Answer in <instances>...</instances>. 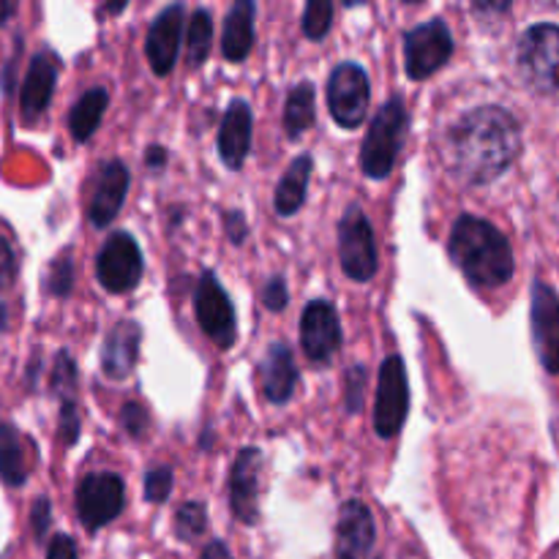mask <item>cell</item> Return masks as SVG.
<instances>
[{
  "label": "cell",
  "mask_w": 559,
  "mask_h": 559,
  "mask_svg": "<svg viewBox=\"0 0 559 559\" xmlns=\"http://www.w3.org/2000/svg\"><path fill=\"white\" fill-rule=\"evenodd\" d=\"M311 126H314V85L298 82L284 104V131L289 140H298Z\"/></svg>",
  "instance_id": "cell-26"
},
{
  "label": "cell",
  "mask_w": 559,
  "mask_h": 559,
  "mask_svg": "<svg viewBox=\"0 0 559 559\" xmlns=\"http://www.w3.org/2000/svg\"><path fill=\"white\" fill-rule=\"evenodd\" d=\"M533 344L549 374H559V295L546 282L533 284Z\"/></svg>",
  "instance_id": "cell-13"
},
{
  "label": "cell",
  "mask_w": 559,
  "mask_h": 559,
  "mask_svg": "<svg viewBox=\"0 0 559 559\" xmlns=\"http://www.w3.org/2000/svg\"><path fill=\"white\" fill-rule=\"evenodd\" d=\"M74 382H76V366L74 360H71V355L63 349V353H58V358H55V371H52L55 393H60L66 402V399H71Z\"/></svg>",
  "instance_id": "cell-31"
},
{
  "label": "cell",
  "mask_w": 559,
  "mask_h": 559,
  "mask_svg": "<svg viewBox=\"0 0 559 559\" xmlns=\"http://www.w3.org/2000/svg\"><path fill=\"white\" fill-rule=\"evenodd\" d=\"M260 382L262 393L271 404H287L298 385V369H295L293 353L287 344L276 342L267 347L265 358L260 360Z\"/></svg>",
  "instance_id": "cell-21"
},
{
  "label": "cell",
  "mask_w": 559,
  "mask_h": 559,
  "mask_svg": "<svg viewBox=\"0 0 559 559\" xmlns=\"http://www.w3.org/2000/svg\"><path fill=\"white\" fill-rule=\"evenodd\" d=\"M202 559H235V557L229 555V549L224 540H211V544L202 549Z\"/></svg>",
  "instance_id": "cell-42"
},
{
  "label": "cell",
  "mask_w": 559,
  "mask_h": 559,
  "mask_svg": "<svg viewBox=\"0 0 559 559\" xmlns=\"http://www.w3.org/2000/svg\"><path fill=\"white\" fill-rule=\"evenodd\" d=\"M109 93L107 87H91L76 98V104L69 112V131L76 142H87L96 134L98 123H102L104 112H107Z\"/></svg>",
  "instance_id": "cell-24"
},
{
  "label": "cell",
  "mask_w": 559,
  "mask_h": 559,
  "mask_svg": "<svg viewBox=\"0 0 559 559\" xmlns=\"http://www.w3.org/2000/svg\"><path fill=\"white\" fill-rule=\"evenodd\" d=\"M407 107H404L402 96H391L380 109H377L374 120L369 126L364 145H360V169L366 178L382 180L391 175L396 167L399 151L407 136Z\"/></svg>",
  "instance_id": "cell-3"
},
{
  "label": "cell",
  "mask_w": 559,
  "mask_h": 559,
  "mask_svg": "<svg viewBox=\"0 0 559 559\" xmlns=\"http://www.w3.org/2000/svg\"><path fill=\"white\" fill-rule=\"evenodd\" d=\"M142 331L136 322H118L104 338L102 371L109 380H126L140 358Z\"/></svg>",
  "instance_id": "cell-20"
},
{
  "label": "cell",
  "mask_w": 559,
  "mask_h": 559,
  "mask_svg": "<svg viewBox=\"0 0 559 559\" xmlns=\"http://www.w3.org/2000/svg\"><path fill=\"white\" fill-rule=\"evenodd\" d=\"M211 44H213L211 11L197 9L189 25V63L191 66L205 63L207 55H211Z\"/></svg>",
  "instance_id": "cell-27"
},
{
  "label": "cell",
  "mask_w": 559,
  "mask_h": 559,
  "mask_svg": "<svg viewBox=\"0 0 559 559\" xmlns=\"http://www.w3.org/2000/svg\"><path fill=\"white\" fill-rule=\"evenodd\" d=\"M205 530H207L205 506L197 500L183 502V506L178 508V513H175V535H178V540H183V544H194Z\"/></svg>",
  "instance_id": "cell-28"
},
{
  "label": "cell",
  "mask_w": 559,
  "mask_h": 559,
  "mask_svg": "<svg viewBox=\"0 0 559 559\" xmlns=\"http://www.w3.org/2000/svg\"><path fill=\"white\" fill-rule=\"evenodd\" d=\"M180 36H183V5H167L156 20L151 22V31L145 38V55L153 74L167 76L175 69L180 49Z\"/></svg>",
  "instance_id": "cell-16"
},
{
  "label": "cell",
  "mask_w": 559,
  "mask_h": 559,
  "mask_svg": "<svg viewBox=\"0 0 559 559\" xmlns=\"http://www.w3.org/2000/svg\"><path fill=\"white\" fill-rule=\"evenodd\" d=\"M47 559H76V546L69 535H55L47 549Z\"/></svg>",
  "instance_id": "cell-40"
},
{
  "label": "cell",
  "mask_w": 559,
  "mask_h": 559,
  "mask_svg": "<svg viewBox=\"0 0 559 559\" xmlns=\"http://www.w3.org/2000/svg\"><path fill=\"white\" fill-rule=\"evenodd\" d=\"M142 251L129 233H112L96 257V278L107 293L123 295L140 284Z\"/></svg>",
  "instance_id": "cell-11"
},
{
  "label": "cell",
  "mask_w": 559,
  "mask_h": 559,
  "mask_svg": "<svg viewBox=\"0 0 559 559\" xmlns=\"http://www.w3.org/2000/svg\"><path fill=\"white\" fill-rule=\"evenodd\" d=\"M16 11V3H9V0H0V27L9 22V16Z\"/></svg>",
  "instance_id": "cell-43"
},
{
  "label": "cell",
  "mask_w": 559,
  "mask_h": 559,
  "mask_svg": "<svg viewBox=\"0 0 559 559\" xmlns=\"http://www.w3.org/2000/svg\"><path fill=\"white\" fill-rule=\"evenodd\" d=\"M516 63L524 82L540 93L559 91V25L538 22L519 38Z\"/></svg>",
  "instance_id": "cell-4"
},
{
  "label": "cell",
  "mask_w": 559,
  "mask_h": 559,
  "mask_svg": "<svg viewBox=\"0 0 559 559\" xmlns=\"http://www.w3.org/2000/svg\"><path fill=\"white\" fill-rule=\"evenodd\" d=\"M369 76L358 63H338L328 80V107L342 129H358L369 115Z\"/></svg>",
  "instance_id": "cell-9"
},
{
  "label": "cell",
  "mask_w": 559,
  "mask_h": 559,
  "mask_svg": "<svg viewBox=\"0 0 559 559\" xmlns=\"http://www.w3.org/2000/svg\"><path fill=\"white\" fill-rule=\"evenodd\" d=\"M262 304H265L271 311H284V309H287L289 293H287V284H284L282 276L267 278V284H265V287H262Z\"/></svg>",
  "instance_id": "cell-36"
},
{
  "label": "cell",
  "mask_w": 559,
  "mask_h": 559,
  "mask_svg": "<svg viewBox=\"0 0 559 559\" xmlns=\"http://www.w3.org/2000/svg\"><path fill=\"white\" fill-rule=\"evenodd\" d=\"M254 16L257 5L251 0H238L224 20L222 55L233 63H243L254 47Z\"/></svg>",
  "instance_id": "cell-22"
},
{
  "label": "cell",
  "mask_w": 559,
  "mask_h": 559,
  "mask_svg": "<svg viewBox=\"0 0 559 559\" xmlns=\"http://www.w3.org/2000/svg\"><path fill=\"white\" fill-rule=\"evenodd\" d=\"M175 473L169 467H156L145 475V500L153 506H164L173 495Z\"/></svg>",
  "instance_id": "cell-30"
},
{
  "label": "cell",
  "mask_w": 559,
  "mask_h": 559,
  "mask_svg": "<svg viewBox=\"0 0 559 559\" xmlns=\"http://www.w3.org/2000/svg\"><path fill=\"white\" fill-rule=\"evenodd\" d=\"M80 415H76V404L74 399H66L63 404H60V440H63V445H74L76 437H80Z\"/></svg>",
  "instance_id": "cell-34"
},
{
  "label": "cell",
  "mask_w": 559,
  "mask_h": 559,
  "mask_svg": "<svg viewBox=\"0 0 559 559\" xmlns=\"http://www.w3.org/2000/svg\"><path fill=\"white\" fill-rule=\"evenodd\" d=\"M448 254L473 287H502L513 276V249L506 235L480 216L456 218L448 238Z\"/></svg>",
  "instance_id": "cell-2"
},
{
  "label": "cell",
  "mask_w": 559,
  "mask_h": 559,
  "mask_svg": "<svg viewBox=\"0 0 559 559\" xmlns=\"http://www.w3.org/2000/svg\"><path fill=\"white\" fill-rule=\"evenodd\" d=\"M131 175L123 167V162H107L98 169L96 186H93L91 205H87V218L93 227H107L123 207L126 194H129Z\"/></svg>",
  "instance_id": "cell-18"
},
{
  "label": "cell",
  "mask_w": 559,
  "mask_h": 559,
  "mask_svg": "<svg viewBox=\"0 0 559 559\" xmlns=\"http://www.w3.org/2000/svg\"><path fill=\"white\" fill-rule=\"evenodd\" d=\"M55 82H58V58L52 52H47V49L33 55L20 93L22 123H36L47 112L49 98L55 93Z\"/></svg>",
  "instance_id": "cell-17"
},
{
  "label": "cell",
  "mask_w": 559,
  "mask_h": 559,
  "mask_svg": "<svg viewBox=\"0 0 559 559\" xmlns=\"http://www.w3.org/2000/svg\"><path fill=\"white\" fill-rule=\"evenodd\" d=\"M251 126H254L251 107L243 98H235L224 112L222 129H218V156L227 169L243 167L251 147Z\"/></svg>",
  "instance_id": "cell-19"
},
{
  "label": "cell",
  "mask_w": 559,
  "mask_h": 559,
  "mask_svg": "<svg viewBox=\"0 0 559 559\" xmlns=\"http://www.w3.org/2000/svg\"><path fill=\"white\" fill-rule=\"evenodd\" d=\"M5 325H9V314H5V306L0 304V331H5Z\"/></svg>",
  "instance_id": "cell-44"
},
{
  "label": "cell",
  "mask_w": 559,
  "mask_h": 559,
  "mask_svg": "<svg viewBox=\"0 0 559 559\" xmlns=\"http://www.w3.org/2000/svg\"><path fill=\"white\" fill-rule=\"evenodd\" d=\"M300 347L311 364H331L342 347V322L328 300H311L300 317Z\"/></svg>",
  "instance_id": "cell-12"
},
{
  "label": "cell",
  "mask_w": 559,
  "mask_h": 559,
  "mask_svg": "<svg viewBox=\"0 0 559 559\" xmlns=\"http://www.w3.org/2000/svg\"><path fill=\"white\" fill-rule=\"evenodd\" d=\"M260 469H262V453L257 448H243L235 456L233 469H229V508L233 516L246 527H254L260 519Z\"/></svg>",
  "instance_id": "cell-14"
},
{
  "label": "cell",
  "mask_w": 559,
  "mask_h": 559,
  "mask_svg": "<svg viewBox=\"0 0 559 559\" xmlns=\"http://www.w3.org/2000/svg\"><path fill=\"white\" fill-rule=\"evenodd\" d=\"M123 9H126V3H115V5H107L104 11H109V14H118V11H123Z\"/></svg>",
  "instance_id": "cell-45"
},
{
  "label": "cell",
  "mask_w": 559,
  "mask_h": 559,
  "mask_svg": "<svg viewBox=\"0 0 559 559\" xmlns=\"http://www.w3.org/2000/svg\"><path fill=\"white\" fill-rule=\"evenodd\" d=\"M194 314L200 322L202 333L216 344L218 349H229L238 338V320L229 295L218 284V276L213 271H205L197 282L194 289Z\"/></svg>",
  "instance_id": "cell-7"
},
{
  "label": "cell",
  "mask_w": 559,
  "mask_h": 559,
  "mask_svg": "<svg viewBox=\"0 0 559 559\" xmlns=\"http://www.w3.org/2000/svg\"><path fill=\"white\" fill-rule=\"evenodd\" d=\"M364 391H366V369L364 366H353L347 371V413H360L364 407Z\"/></svg>",
  "instance_id": "cell-35"
},
{
  "label": "cell",
  "mask_w": 559,
  "mask_h": 559,
  "mask_svg": "<svg viewBox=\"0 0 559 559\" xmlns=\"http://www.w3.org/2000/svg\"><path fill=\"white\" fill-rule=\"evenodd\" d=\"M333 22V3L331 0H309L304 11V33L311 38V41H320V38L328 36Z\"/></svg>",
  "instance_id": "cell-29"
},
{
  "label": "cell",
  "mask_w": 559,
  "mask_h": 559,
  "mask_svg": "<svg viewBox=\"0 0 559 559\" xmlns=\"http://www.w3.org/2000/svg\"><path fill=\"white\" fill-rule=\"evenodd\" d=\"M49 519H52L49 500L47 497H38V500L33 502V511H31V524H33V535H36V540H41L44 535H47Z\"/></svg>",
  "instance_id": "cell-38"
},
{
  "label": "cell",
  "mask_w": 559,
  "mask_h": 559,
  "mask_svg": "<svg viewBox=\"0 0 559 559\" xmlns=\"http://www.w3.org/2000/svg\"><path fill=\"white\" fill-rule=\"evenodd\" d=\"M224 227H227L229 240H233L235 246L243 243L246 235H249V224H246L243 213H238V211H227V213H224Z\"/></svg>",
  "instance_id": "cell-39"
},
{
  "label": "cell",
  "mask_w": 559,
  "mask_h": 559,
  "mask_svg": "<svg viewBox=\"0 0 559 559\" xmlns=\"http://www.w3.org/2000/svg\"><path fill=\"white\" fill-rule=\"evenodd\" d=\"M311 173H314V158H311L309 153H300V156L289 164L284 178L278 180L276 200H273V207H276L278 216L287 218L300 211V205L306 202V191H309Z\"/></svg>",
  "instance_id": "cell-23"
},
{
  "label": "cell",
  "mask_w": 559,
  "mask_h": 559,
  "mask_svg": "<svg viewBox=\"0 0 559 559\" xmlns=\"http://www.w3.org/2000/svg\"><path fill=\"white\" fill-rule=\"evenodd\" d=\"M16 278V254L5 238H0V289L11 287Z\"/></svg>",
  "instance_id": "cell-37"
},
{
  "label": "cell",
  "mask_w": 559,
  "mask_h": 559,
  "mask_svg": "<svg viewBox=\"0 0 559 559\" xmlns=\"http://www.w3.org/2000/svg\"><path fill=\"white\" fill-rule=\"evenodd\" d=\"M409 415V385L404 360L399 355L382 360L380 382H377L374 402V431L382 440H391L402 431L404 420Z\"/></svg>",
  "instance_id": "cell-10"
},
{
  "label": "cell",
  "mask_w": 559,
  "mask_h": 559,
  "mask_svg": "<svg viewBox=\"0 0 559 559\" xmlns=\"http://www.w3.org/2000/svg\"><path fill=\"white\" fill-rule=\"evenodd\" d=\"M522 153V129L506 107L469 109L445 136V158L469 186H486L506 175Z\"/></svg>",
  "instance_id": "cell-1"
},
{
  "label": "cell",
  "mask_w": 559,
  "mask_h": 559,
  "mask_svg": "<svg viewBox=\"0 0 559 559\" xmlns=\"http://www.w3.org/2000/svg\"><path fill=\"white\" fill-rule=\"evenodd\" d=\"M167 158H169L167 151H164L162 145H151L145 151V164L151 169H164V167H167Z\"/></svg>",
  "instance_id": "cell-41"
},
{
  "label": "cell",
  "mask_w": 559,
  "mask_h": 559,
  "mask_svg": "<svg viewBox=\"0 0 559 559\" xmlns=\"http://www.w3.org/2000/svg\"><path fill=\"white\" fill-rule=\"evenodd\" d=\"M71 284H74V265H71L69 257H58L52 262V271H49V293L55 298H66L71 293Z\"/></svg>",
  "instance_id": "cell-32"
},
{
  "label": "cell",
  "mask_w": 559,
  "mask_h": 559,
  "mask_svg": "<svg viewBox=\"0 0 559 559\" xmlns=\"http://www.w3.org/2000/svg\"><path fill=\"white\" fill-rule=\"evenodd\" d=\"M336 559H377L374 516L360 500L344 502L338 511Z\"/></svg>",
  "instance_id": "cell-15"
},
{
  "label": "cell",
  "mask_w": 559,
  "mask_h": 559,
  "mask_svg": "<svg viewBox=\"0 0 559 559\" xmlns=\"http://www.w3.org/2000/svg\"><path fill=\"white\" fill-rule=\"evenodd\" d=\"M120 420H123V429L129 431V437H134V440H142L147 431V424H151V420H147L145 407L136 402L123 404V409H120Z\"/></svg>",
  "instance_id": "cell-33"
},
{
  "label": "cell",
  "mask_w": 559,
  "mask_h": 559,
  "mask_svg": "<svg viewBox=\"0 0 559 559\" xmlns=\"http://www.w3.org/2000/svg\"><path fill=\"white\" fill-rule=\"evenodd\" d=\"M27 459L22 435L9 424H0V478L5 486H22L27 480Z\"/></svg>",
  "instance_id": "cell-25"
},
{
  "label": "cell",
  "mask_w": 559,
  "mask_h": 559,
  "mask_svg": "<svg viewBox=\"0 0 559 559\" xmlns=\"http://www.w3.org/2000/svg\"><path fill=\"white\" fill-rule=\"evenodd\" d=\"M453 33L442 20H426L404 33V66L409 80H429L453 55Z\"/></svg>",
  "instance_id": "cell-6"
},
{
  "label": "cell",
  "mask_w": 559,
  "mask_h": 559,
  "mask_svg": "<svg viewBox=\"0 0 559 559\" xmlns=\"http://www.w3.org/2000/svg\"><path fill=\"white\" fill-rule=\"evenodd\" d=\"M338 260L353 282L366 284L377 276L374 229L358 202H353L338 222Z\"/></svg>",
  "instance_id": "cell-5"
},
{
  "label": "cell",
  "mask_w": 559,
  "mask_h": 559,
  "mask_svg": "<svg viewBox=\"0 0 559 559\" xmlns=\"http://www.w3.org/2000/svg\"><path fill=\"white\" fill-rule=\"evenodd\" d=\"M126 486L115 473L85 475L76 486V516L87 533H96L104 524L115 522L123 513Z\"/></svg>",
  "instance_id": "cell-8"
}]
</instances>
